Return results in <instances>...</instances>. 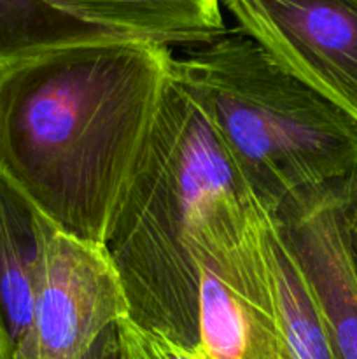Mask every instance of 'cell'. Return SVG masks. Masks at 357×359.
I'll return each instance as SVG.
<instances>
[{"label":"cell","mask_w":357,"mask_h":359,"mask_svg":"<svg viewBox=\"0 0 357 359\" xmlns=\"http://www.w3.org/2000/svg\"><path fill=\"white\" fill-rule=\"evenodd\" d=\"M56 224L0 170V328L20 351L31 319L35 279Z\"/></svg>","instance_id":"9c48e42d"},{"label":"cell","mask_w":357,"mask_h":359,"mask_svg":"<svg viewBox=\"0 0 357 359\" xmlns=\"http://www.w3.org/2000/svg\"><path fill=\"white\" fill-rule=\"evenodd\" d=\"M174 60L105 41L0 67V170L63 233L105 245Z\"/></svg>","instance_id":"6da1fadb"},{"label":"cell","mask_w":357,"mask_h":359,"mask_svg":"<svg viewBox=\"0 0 357 359\" xmlns=\"http://www.w3.org/2000/svg\"><path fill=\"white\" fill-rule=\"evenodd\" d=\"M238 30L357 118L356 0H220Z\"/></svg>","instance_id":"8992f818"},{"label":"cell","mask_w":357,"mask_h":359,"mask_svg":"<svg viewBox=\"0 0 357 359\" xmlns=\"http://www.w3.org/2000/svg\"><path fill=\"white\" fill-rule=\"evenodd\" d=\"M97 41L200 48L227 32L220 0H55Z\"/></svg>","instance_id":"ba28073f"},{"label":"cell","mask_w":357,"mask_h":359,"mask_svg":"<svg viewBox=\"0 0 357 359\" xmlns=\"http://www.w3.org/2000/svg\"><path fill=\"white\" fill-rule=\"evenodd\" d=\"M352 241V238H350ZM352 259H354V269H356L357 273V242L352 241Z\"/></svg>","instance_id":"2e32d148"},{"label":"cell","mask_w":357,"mask_h":359,"mask_svg":"<svg viewBox=\"0 0 357 359\" xmlns=\"http://www.w3.org/2000/svg\"><path fill=\"white\" fill-rule=\"evenodd\" d=\"M266 255L282 328V359H336L312 291L275 217L265 214Z\"/></svg>","instance_id":"30bf717a"},{"label":"cell","mask_w":357,"mask_h":359,"mask_svg":"<svg viewBox=\"0 0 357 359\" xmlns=\"http://www.w3.org/2000/svg\"><path fill=\"white\" fill-rule=\"evenodd\" d=\"M4 342H9L10 344V340L7 339V335L2 332V328H0V344H4ZM10 346H13V344H10ZM13 349H14V347H13Z\"/></svg>","instance_id":"e0dca14e"},{"label":"cell","mask_w":357,"mask_h":359,"mask_svg":"<svg viewBox=\"0 0 357 359\" xmlns=\"http://www.w3.org/2000/svg\"><path fill=\"white\" fill-rule=\"evenodd\" d=\"M345 196L296 203L279 217L312 291L336 359H357V273L345 219Z\"/></svg>","instance_id":"52a82bcc"},{"label":"cell","mask_w":357,"mask_h":359,"mask_svg":"<svg viewBox=\"0 0 357 359\" xmlns=\"http://www.w3.org/2000/svg\"><path fill=\"white\" fill-rule=\"evenodd\" d=\"M0 359H18L16 353H14L13 346L9 342L0 344Z\"/></svg>","instance_id":"9a60e30c"},{"label":"cell","mask_w":357,"mask_h":359,"mask_svg":"<svg viewBox=\"0 0 357 359\" xmlns=\"http://www.w3.org/2000/svg\"><path fill=\"white\" fill-rule=\"evenodd\" d=\"M262 212L342 195L357 179V118L284 69L252 39L226 32L175 56Z\"/></svg>","instance_id":"3957f363"},{"label":"cell","mask_w":357,"mask_h":359,"mask_svg":"<svg viewBox=\"0 0 357 359\" xmlns=\"http://www.w3.org/2000/svg\"><path fill=\"white\" fill-rule=\"evenodd\" d=\"M255 200L217 203L192 237L198 359H282V328Z\"/></svg>","instance_id":"277c9868"},{"label":"cell","mask_w":357,"mask_h":359,"mask_svg":"<svg viewBox=\"0 0 357 359\" xmlns=\"http://www.w3.org/2000/svg\"><path fill=\"white\" fill-rule=\"evenodd\" d=\"M356 2H357V0H356Z\"/></svg>","instance_id":"ac0fdd59"},{"label":"cell","mask_w":357,"mask_h":359,"mask_svg":"<svg viewBox=\"0 0 357 359\" xmlns=\"http://www.w3.org/2000/svg\"><path fill=\"white\" fill-rule=\"evenodd\" d=\"M83 359H122L118 339V325L105 330Z\"/></svg>","instance_id":"4fadbf2b"},{"label":"cell","mask_w":357,"mask_h":359,"mask_svg":"<svg viewBox=\"0 0 357 359\" xmlns=\"http://www.w3.org/2000/svg\"><path fill=\"white\" fill-rule=\"evenodd\" d=\"M343 210H345V219L346 226H349L350 238H352L354 242H357V179L352 182L349 193H346Z\"/></svg>","instance_id":"5bb4252c"},{"label":"cell","mask_w":357,"mask_h":359,"mask_svg":"<svg viewBox=\"0 0 357 359\" xmlns=\"http://www.w3.org/2000/svg\"><path fill=\"white\" fill-rule=\"evenodd\" d=\"M227 198L255 200L174 60L105 249L121 277L130 319L191 351L198 346L200 290L192 237Z\"/></svg>","instance_id":"7a4b0ae2"},{"label":"cell","mask_w":357,"mask_h":359,"mask_svg":"<svg viewBox=\"0 0 357 359\" xmlns=\"http://www.w3.org/2000/svg\"><path fill=\"white\" fill-rule=\"evenodd\" d=\"M118 339L122 359H198L195 351L130 318L118 323Z\"/></svg>","instance_id":"7c38bea8"},{"label":"cell","mask_w":357,"mask_h":359,"mask_svg":"<svg viewBox=\"0 0 357 359\" xmlns=\"http://www.w3.org/2000/svg\"><path fill=\"white\" fill-rule=\"evenodd\" d=\"M100 42L55 0H0V67L77 44Z\"/></svg>","instance_id":"8fae6325"},{"label":"cell","mask_w":357,"mask_h":359,"mask_svg":"<svg viewBox=\"0 0 357 359\" xmlns=\"http://www.w3.org/2000/svg\"><path fill=\"white\" fill-rule=\"evenodd\" d=\"M126 318L125 287L105 245L56 230L42 252L18 359H83L105 330Z\"/></svg>","instance_id":"5b68a950"}]
</instances>
